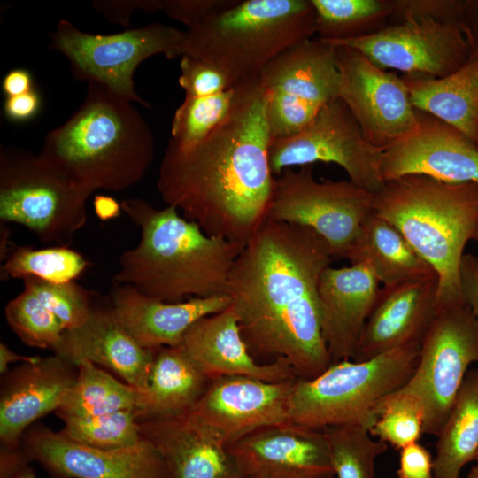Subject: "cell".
I'll return each mask as SVG.
<instances>
[{
    "mask_svg": "<svg viewBox=\"0 0 478 478\" xmlns=\"http://www.w3.org/2000/svg\"><path fill=\"white\" fill-rule=\"evenodd\" d=\"M437 290L436 274L380 289L351 360L420 344L437 310Z\"/></svg>",
    "mask_w": 478,
    "mask_h": 478,
    "instance_id": "cell-21",
    "label": "cell"
},
{
    "mask_svg": "<svg viewBox=\"0 0 478 478\" xmlns=\"http://www.w3.org/2000/svg\"><path fill=\"white\" fill-rule=\"evenodd\" d=\"M93 6L108 20L127 27L132 14L141 9V0L96 1Z\"/></svg>",
    "mask_w": 478,
    "mask_h": 478,
    "instance_id": "cell-46",
    "label": "cell"
},
{
    "mask_svg": "<svg viewBox=\"0 0 478 478\" xmlns=\"http://www.w3.org/2000/svg\"><path fill=\"white\" fill-rule=\"evenodd\" d=\"M337 478H374L375 460L388 444L372 438L369 429L341 425L322 429Z\"/></svg>",
    "mask_w": 478,
    "mask_h": 478,
    "instance_id": "cell-33",
    "label": "cell"
},
{
    "mask_svg": "<svg viewBox=\"0 0 478 478\" xmlns=\"http://www.w3.org/2000/svg\"><path fill=\"white\" fill-rule=\"evenodd\" d=\"M382 153L366 139L347 105L337 98L321 107L298 133L272 139L269 161L274 177L286 168L335 163L352 183L374 195L385 184Z\"/></svg>",
    "mask_w": 478,
    "mask_h": 478,
    "instance_id": "cell-13",
    "label": "cell"
},
{
    "mask_svg": "<svg viewBox=\"0 0 478 478\" xmlns=\"http://www.w3.org/2000/svg\"><path fill=\"white\" fill-rule=\"evenodd\" d=\"M296 378L276 382L239 375L213 379L187 415L229 446L260 428L290 422L289 399Z\"/></svg>",
    "mask_w": 478,
    "mask_h": 478,
    "instance_id": "cell-17",
    "label": "cell"
},
{
    "mask_svg": "<svg viewBox=\"0 0 478 478\" xmlns=\"http://www.w3.org/2000/svg\"><path fill=\"white\" fill-rule=\"evenodd\" d=\"M39 155L81 189L120 191L146 174L155 139L134 103L89 83L81 106L47 134Z\"/></svg>",
    "mask_w": 478,
    "mask_h": 478,
    "instance_id": "cell-4",
    "label": "cell"
},
{
    "mask_svg": "<svg viewBox=\"0 0 478 478\" xmlns=\"http://www.w3.org/2000/svg\"><path fill=\"white\" fill-rule=\"evenodd\" d=\"M435 478H459L478 451V368L469 369L437 436Z\"/></svg>",
    "mask_w": 478,
    "mask_h": 478,
    "instance_id": "cell-30",
    "label": "cell"
},
{
    "mask_svg": "<svg viewBox=\"0 0 478 478\" xmlns=\"http://www.w3.org/2000/svg\"><path fill=\"white\" fill-rule=\"evenodd\" d=\"M178 345L211 381L239 375L276 382L297 377L284 361L261 363L252 357L231 305L196 321Z\"/></svg>",
    "mask_w": 478,
    "mask_h": 478,
    "instance_id": "cell-24",
    "label": "cell"
},
{
    "mask_svg": "<svg viewBox=\"0 0 478 478\" xmlns=\"http://www.w3.org/2000/svg\"><path fill=\"white\" fill-rule=\"evenodd\" d=\"M374 194L349 181H317L311 165L286 168L274 177L266 219L308 227L345 258L365 219L374 211Z\"/></svg>",
    "mask_w": 478,
    "mask_h": 478,
    "instance_id": "cell-11",
    "label": "cell"
},
{
    "mask_svg": "<svg viewBox=\"0 0 478 478\" xmlns=\"http://www.w3.org/2000/svg\"><path fill=\"white\" fill-rule=\"evenodd\" d=\"M21 449L54 478H167L160 453L144 437L134 446L103 450L36 426L25 432Z\"/></svg>",
    "mask_w": 478,
    "mask_h": 478,
    "instance_id": "cell-16",
    "label": "cell"
},
{
    "mask_svg": "<svg viewBox=\"0 0 478 478\" xmlns=\"http://www.w3.org/2000/svg\"><path fill=\"white\" fill-rule=\"evenodd\" d=\"M139 423L160 453L167 478H244L224 441L188 415Z\"/></svg>",
    "mask_w": 478,
    "mask_h": 478,
    "instance_id": "cell-26",
    "label": "cell"
},
{
    "mask_svg": "<svg viewBox=\"0 0 478 478\" xmlns=\"http://www.w3.org/2000/svg\"><path fill=\"white\" fill-rule=\"evenodd\" d=\"M345 258L351 264H365L383 286L436 274L400 231L374 211L363 221Z\"/></svg>",
    "mask_w": 478,
    "mask_h": 478,
    "instance_id": "cell-29",
    "label": "cell"
},
{
    "mask_svg": "<svg viewBox=\"0 0 478 478\" xmlns=\"http://www.w3.org/2000/svg\"><path fill=\"white\" fill-rule=\"evenodd\" d=\"M459 277L464 300L478 322V257L471 253L464 254Z\"/></svg>",
    "mask_w": 478,
    "mask_h": 478,
    "instance_id": "cell-44",
    "label": "cell"
},
{
    "mask_svg": "<svg viewBox=\"0 0 478 478\" xmlns=\"http://www.w3.org/2000/svg\"><path fill=\"white\" fill-rule=\"evenodd\" d=\"M373 209L436 274L437 306L465 301L459 268L467 243L478 242V182L403 176L374 195Z\"/></svg>",
    "mask_w": 478,
    "mask_h": 478,
    "instance_id": "cell-5",
    "label": "cell"
},
{
    "mask_svg": "<svg viewBox=\"0 0 478 478\" xmlns=\"http://www.w3.org/2000/svg\"><path fill=\"white\" fill-rule=\"evenodd\" d=\"M77 365L89 361L112 370L124 382L143 392L147 387L154 349L140 345L118 320L109 302L96 305L81 327L65 330L53 351Z\"/></svg>",
    "mask_w": 478,
    "mask_h": 478,
    "instance_id": "cell-23",
    "label": "cell"
},
{
    "mask_svg": "<svg viewBox=\"0 0 478 478\" xmlns=\"http://www.w3.org/2000/svg\"><path fill=\"white\" fill-rule=\"evenodd\" d=\"M93 206L96 216L102 220H109L120 216L121 209L120 203L113 197L104 195H96Z\"/></svg>",
    "mask_w": 478,
    "mask_h": 478,
    "instance_id": "cell-48",
    "label": "cell"
},
{
    "mask_svg": "<svg viewBox=\"0 0 478 478\" xmlns=\"http://www.w3.org/2000/svg\"><path fill=\"white\" fill-rule=\"evenodd\" d=\"M4 314L12 330L29 347L54 351L65 331L58 319L26 289L7 303Z\"/></svg>",
    "mask_w": 478,
    "mask_h": 478,
    "instance_id": "cell-37",
    "label": "cell"
},
{
    "mask_svg": "<svg viewBox=\"0 0 478 478\" xmlns=\"http://www.w3.org/2000/svg\"><path fill=\"white\" fill-rule=\"evenodd\" d=\"M24 289L31 291L61 322L65 330L81 327L95 306V295L75 281L52 283L35 277H25Z\"/></svg>",
    "mask_w": 478,
    "mask_h": 478,
    "instance_id": "cell-39",
    "label": "cell"
},
{
    "mask_svg": "<svg viewBox=\"0 0 478 478\" xmlns=\"http://www.w3.org/2000/svg\"><path fill=\"white\" fill-rule=\"evenodd\" d=\"M110 304L114 315L146 349L178 345L198 320L230 306L227 295L166 302L145 296L126 284L112 283Z\"/></svg>",
    "mask_w": 478,
    "mask_h": 478,
    "instance_id": "cell-25",
    "label": "cell"
},
{
    "mask_svg": "<svg viewBox=\"0 0 478 478\" xmlns=\"http://www.w3.org/2000/svg\"><path fill=\"white\" fill-rule=\"evenodd\" d=\"M392 4L393 11L403 17H428L444 21H451L448 17L459 7L458 3L452 1H395Z\"/></svg>",
    "mask_w": 478,
    "mask_h": 478,
    "instance_id": "cell-43",
    "label": "cell"
},
{
    "mask_svg": "<svg viewBox=\"0 0 478 478\" xmlns=\"http://www.w3.org/2000/svg\"><path fill=\"white\" fill-rule=\"evenodd\" d=\"M375 414L370 435L395 449L419 442L424 433L425 410L420 400L400 389L380 400Z\"/></svg>",
    "mask_w": 478,
    "mask_h": 478,
    "instance_id": "cell-36",
    "label": "cell"
},
{
    "mask_svg": "<svg viewBox=\"0 0 478 478\" xmlns=\"http://www.w3.org/2000/svg\"><path fill=\"white\" fill-rule=\"evenodd\" d=\"M380 281L362 263L328 266L319 282L321 331L335 363L352 359L374 305Z\"/></svg>",
    "mask_w": 478,
    "mask_h": 478,
    "instance_id": "cell-22",
    "label": "cell"
},
{
    "mask_svg": "<svg viewBox=\"0 0 478 478\" xmlns=\"http://www.w3.org/2000/svg\"><path fill=\"white\" fill-rule=\"evenodd\" d=\"M0 258L1 261H4L8 255L10 254L12 248V242L10 240L11 233L8 226L5 222H1L0 224Z\"/></svg>",
    "mask_w": 478,
    "mask_h": 478,
    "instance_id": "cell-50",
    "label": "cell"
},
{
    "mask_svg": "<svg viewBox=\"0 0 478 478\" xmlns=\"http://www.w3.org/2000/svg\"><path fill=\"white\" fill-rule=\"evenodd\" d=\"M210 382L180 345L154 349L148 384L137 411L138 420L187 415Z\"/></svg>",
    "mask_w": 478,
    "mask_h": 478,
    "instance_id": "cell-27",
    "label": "cell"
},
{
    "mask_svg": "<svg viewBox=\"0 0 478 478\" xmlns=\"http://www.w3.org/2000/svg\"><path fill=\"white\" fill-rule=\"evenodd\" d=\"M474 460H475L478 463V451H477V452H476V454L474 456Z\"/></svg>",
    "mask_w": 478,
    "mask_h": 478,
    "instance_id": "cell-53",
    "label": "cell"
},
{
    "mask_svg": "<svg viewBox=\"0 0 478 478\" xmlns=\"http://www.w3.org/2000/svg\"><path fill=\"white\" fill-rule=\"evenodd\" d=\"M258 79L272 139L292 135L339 98L336 48L320 38L304 40L274 58Z\"/></svg>",
    "mask_w": 478,
    "mask_h": 478,
    "instance_id": "cell-12",
    "label": "cell"
},
{
    "mask_svg": "<svg viewBox=\"0 0 478 478\" xmlns=\"http://www.w3.org/2000/svg\"><path fill=\"white\" fill-rule=\"evenodd\" d=\"M77 367L75 382L55 412L62 420L124 410H135L137 413L142 391L89 361L82 360Z\"/></svg>",
    "mask_w": 478,
    "mask_h": 478,
    "instance_id": "cell-31",
    "label": "cell"
},
{
    "mask_svg": "<svg viewBox=\"0 0 478 478\" xmlns=\"http://www.w3.org/2000/svg\"><path fill=\"white\" fill-rule=\"evenodd\" d=\"M34 356H22L13 351L4 343H0V373L4 374L9 371V366L15 362H29L35 359Z\"/></svg>",
    "mask_w": 478,
    "mask_h": 478,
    "instance_id": "cell-49",
    "label": "cell"
},
{
    "mask_svg": "<svg viewBox=\"0 0 478 478\" xmlns=\"http://www.w3.org/2000/svg\"><path fill=\"white\" fill-rule=\"evenodd\" d=\"M473 363L478 364V322L470 307L465 301L438 305L416 367L400 388L420 400L424 434L439 435Z\"/></svg>",
    "mask_w": 478,
    "mask_h": 478,
    "instance_id": "cell-10",
    "label": "cell"
},
{
    "mask_svg": "<svg viewBox=\"0 0 478 478\" xmlns=\"http://www.w3.org/2000/svg\"><path fill=\"white\" fill-rule=\"evenodd\" d=\"M93 193L78 187L39 154L0 147V220L21 225L43 243L69 246L87 223Z\"/></svg>",
    "mask_w": 478,
    "mask_h": 478,
    "instance_id": "cell-8",
    "label": "cell"
},
{
    "mask_svg": "<svg viewBox=\"0 0 478 478\" xmlns=\"http://www.w3.org/2000/svg\"><path fill=\"white\" fill-rule=\"evenodd\" d=\"M316 18V33L324 40L357 36L366 22L393 12L390 2L380 0H311Z\"/></svg>",
    "mask_w": 478,
    "mask_h": 478,
    "instance_id": "cell-38",
    "label": "cell"
},
{
    "mask_svg": "<svg viewBox=\"0 0 478 478\" xmlns=\"http://www.w3.org/2000/svg\"><path fill=\"white\" fill-rule=\"evenodd\" d=\"M271 140L262 85L240 82L230 112L204 140L188 150L168 143L158 191L209 235L244 247L272 196Z\"/></svg>",
    "mask_w": 478,
    "mask_h": 478,
    "instance_id": "cell-2",
    "label": "cell"
},
{
    "mask_svg": "<svg viewBox=\"0 0 478 478\" xmlns=\"http://www.w3.org/2000/svg\"><path fill=\"white\" fill-rule=\"evenodd\" d=\"M340 73L339 98L347 105L366 139L383 150L416 126L403 78L384 71L359 51L335 46Z\"/></svg>",
    "mask_w": 478,
    "mask_h": 478,
    "instance_id": "cell-15",
    "label": "cell"
},
{
    "mask_svg": "<svg viewBox=\"0 0 478 478\" xmlns=\"http://www.w3.org/2000/svg\"><path fill=\"white\" fill-rule=\"evenodd\" d=\"M403 18L401 23L374 33L326 41L359 51L382 69L393 68L412 75L443 78L469 61L470 42L458 22Z\"/></svg>",
    "mask_w": 478,
    "mask_h": 478,
    "instance_id": "cell-14",
    "label": "cell"
},
{
    "mask_svg": "<svg viewBox=\"0 0 478 478\" xmlns=\"http://www.w3.org/2000/svg\"><path fill=\"white\" fill-rule=\"evenodd\" d=\"M333 258L313 230L268 219L243 248L227 295L257 361H284L301 379H312L333 364L318 290Z\"/></svg>",
    "mask_w": 478,
    "mask_h": 478,
    "instance_id": "cell-1",
    "label": "cell"
},
{
    "mask_svg": "<svg viewBox=\"0 0 478 478\" xmlns=\"http://www.w3.org/2000/svg\"><path fill=\"white\" fill-rule=\"evenodd\" d=\"M314 33L311 1L236 0L185 31L181 56L208 62L238 84L257 79L274 58Z\"/></svg>",
    "mask_w": 478,
    "mask_h": 478,
    "instance_id": "cell-6",
    "label": "cell"
},
{
    "mask_svg": "<svg viewBox=\"0 0 478 478\" xmlns=\"http://www.w3.org/2000/svg\"><path fill=\"white\" fill-rule=\"evenodd\" d=\"M77 365L54 354L23 362L4 374L0 393L1 451H21L32 423L56 412L73 387Z\"/></svg>",
    "mask_w": 478,
    "mask_h": 478,
    "instance_id": "cell-20",
    "label": "cell"
},
{
    "mask_svg": "<svg viewBox=\"0 0 478 478\" xmlns=\"http://www.w3.org/2000/svg\"><path fill=\"white\" fill-rule=\"evenodd\" d=\"M236 87L210 96H185L173 114L168 143L188 150L204 140L230 112Z\"/></svg>",
    "mask_w": 478,
    "mask_h": 478,
    "instance_id": "cell-34",
    "label": "cell"
},
{
    "mask_svg": "<svg viewBox=\"0 0 478 478\" xmlns=\"http://www.w3.org/2000/svg\"><path fill=\"white\" fill-rule=\"evenodd\" d=\"M50 36V47L66 58L76 80L98 83L132 103L150 108V104L135 91L134 73L151 56L162 54L169 59L181 56L185 31L150 23L112 35H91L67 19H60Z\"/></svg>",
    "mask_w": 478,
    "mask_h": 478,
    "instance_id": "cell-9",
    "label": "cell"
},
{
    "mask_svg": "<svg viewBox=\"0 0 478 478\" xmlns=\"http://www.w3.org/2000/svg\"><path fill=\"white\" fill-rule=\"evenodd\" d=\"M120 205L141 236L121 254L112 283L171 303L227 295L243 247L209 235L173 206L158 208L137 197L122 200Z\"/></svg>",
    "mask_w": 478,
    "mask_h": 478,
    "instance_id": "cell-3",
    "label": "cell"
},
{
    "mask_svg": "<svg viewBox=\"0 0 478 478\" xmlns=\"http://www.w3.org/2000/svg\"><path fill=\"white\" fill-rule=\"evenodd\" d=\"M244 478H333L322 429L293 422L260 428L227 446Z\"/></svg>",
    "mask_w": 478,
    "mask_h": 478,
    "instance_id": "cell-19",
    "label": "cell"
},
{
    "mask_svg": "<svg viewBox=\"0 0 478 478\" xmlns=\"http://www.w3.org/2000/svg\"><path fill=\"white\" fill-rule=\"evenodd\" d=\"M415 109L451 125L478 147V59L443 78H403Z\"/></svg>",
    "mask_w": 478,
    "mask_h": 478,
    "instance_id": "cell-28",
    "label": "cell"
},
{
    "mask_svg": "<svg viewBox=\"0 0 478 478\" xmlns=\"http://www.w3.org/2000/svg\"><path fill=\"white\" fill-rule=\"evenodd\" d=\"M90 262L69 246L13 247L1 265V280L35 277L52 283L74 281Z\"/></svg>",
    "mask_w": 478,
    "mask_h": 478,
    "instance_id": "cell-32",
    "label": "cell"
},
{
    "mask_svg": "<svg viewBox=\"0 0 478 478\" xmlns=\"http://www.w3.org/2000/svg\"><path fill=\"white\" fill-rule=\"evenodd\" d=\"M417 111L415 127L382 150L385 182L413 174L452 183L478 182V147L451 125Z\"/></svg>",
    "mask_w": 478,
    "mask_h": 478,
    "instance_id": "cell-18",
    "label": "cell"
},
{
    "mask_svg": "<svg viewBox=\"0 0 478 478\" xmlns=\"http://www.w3.org/2000/svg\"><path fill=\"white\" fill-rule=\"evenodd\" d=\"M41 104V96L35 89L23 95L6 97L4 112L13 122H24L36 116Z\"/></svg>",
    "mask_w": 478,
    "mask_h": 478,
    "instance_id": "cell-45",
    "label": "cell"
},
{
    "mask_svg": "<svg viewBox=\"0 0 478 478\" xmlns=\"http://www.w3.org/2000/svg\"><path fill=\"white\" fill-rule=\"evenodd\" d=\"M420 346L405 345L366 361L341 360L312 379L297 377L289 399V421L314 429L358 425L370 430L380 400L412 376Z\"/></svg>",
    "mask_w": 478,
    "mask_h": 478,
    "instance_id": "cell-7",
    "label": "cell"
},
{
    "mask_svg": "<svg viewBox=\"0 0 478 478\" xmlns=\"http://www.w3.org/2000/svg\"><path fill=\"white\" fill-rule=\"evenodd\" d=\"M59 430L69 439L94 448L115 450L136 445L143 439L137 413L124 410L64 420Z\"/></svg>",
    "mask_w": 478,
    "mask_h": 478,
    "instance_id": "cell-35",
    "label": "cell"
},
{
    "mask_svg": "<svg viewBox=\"0 0 478 478\" xmlns=\"http://www.w3.org/2000/svg\"><path fill=\"white\" fill-rule=\"evenodd\" d=\"M180 70L178 82L188 97L214 95L236 85L217 66L190 56H181Z\"/></svg>",
    "mask_w": 478,
    "mask_h": 478,
    "instance_id": "cell-40",
    "label": "cell"
},
{
    "mask_svg": "<svg viewBox=\"0 0 478 478\" xmlns=\"http://www.w3.org/2000/svg\"><path fill=\"white\" fill-rule=\"evenodd\" d=\"M2 89L6 97L31 92L35 90L33 77L27 69H12L4 75Z\"/></svg>",
    "mask_w": 478,
    "mask_h": 478,
    "instance_id": "cell-47",
    "label": "cell"
},
{
    "mask_svg": "<svg viewBox=\"0 0 478 478\" xmlns=\"http://www.w3.org/2000/svg\"><path fill=\"white\" fill-rule=\"evenodd\" d=\"M236 0H162L161 12L192 28Z\"/></svg>",
    "mask_w": 478,
    "mask_h": 478,
    "instance_id": "cell-41",
    "label": "cell"
},
{
    "mask_svg": "<svg viewBox=\"0 0 478 478\" xmlns=\"http://www.w3.org/2000/svg\"><path fill=\"white\" fill-rule=\"evenodd\" d=\"M10 478H36V475L29 463H27L16 470Z\"/></svg>",
    "mask_w": 478,
    "mask_h": 478,
    "instance_id": "cell-51",
    "label": "cell"
},
{
    "mask_svg": "<svg viewBox=\"0 0 478 478\" xmlns=\"http://www.w3.org/2000/svg\"><path fill=\"white\" fill-rule=\"evenodd\" d=\"M397 478H435L434 458L419 442L399 450Z\"/></svg>",
    "mask_w": 478,
    "mask_h": 478,
    "instance_id": "cell-42",
    "label": "cell"
},
{
    "mask_svg": "<svg viewBox=\"0 0 478 478\" xmlns=\"http://www.w3.org/2000/svg\"><path fill=\"white\" fill-rule=\"evenodd\" d=\"M466 478H478V466L471 468Z\"/></svg>",
    "mask_w": 478,
    "mask_h": 478,
    "instance_id": "cell-52",
    "label": "cell"
}]
</instances>
